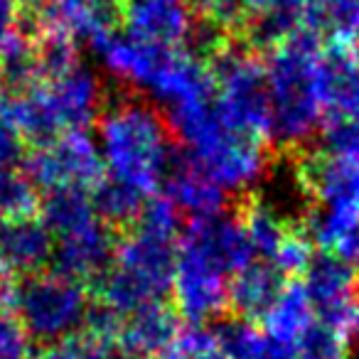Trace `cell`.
I'll use <instances>...</instances> for the list:
<instances>
[{"mask_svg":"<svg viewBox=\"0 0 359 359\" xmlns=\"http://www.w3.org/2000/svg\"><path fill=\"white\" fill-rule=\"evenodd\" d=\"M89 197L91 207L96 212V219L121 236L128 229H133V224L140 219L150 200L148 192L114 172L104 175L89 190Z\"/></svg>","mask_w":359,"mask_h":359,"instance_id":"cell-15","label":"cell"},{"mask_svg":"<svg viewBox=\"0 0 359 359\" xmlns=\"http://www.w3.org/2000/svg\"><path fill=\"white\" fill-rule=\"evenodd\" d=\"M47 89L52 91V99L65 118L67 133H84L89 126L99 121L104 111V94H101L99 79L81 65L67 76L47 84Z\"/></svg>","mask_w":359,"mask_h":359,"instance_id":"cell-13","label":"cell"},{"mask_svg":"<svg viewBox=\"0 0 359 359\" xmlns=\"http://www.w3.org/2000/svg\"><path fill=\"white\" fill-rule=\"evenodd\" d=\"M192 22L185 0H133L126 3V30L160 47H180Z\"/></svg>","mask_w":359,"mask_h":359,"instance_id":"cell-12","label":"cell"},{"mask_svg":"<svg viewBox=\"0 0 359 359\" xmlns=\"http://www.w3.org/2000/svg\"><path fill=\"white\" fill-rule=\"evenodd\" d=\"M323 148L330 155L359 160V118H323Z\"/></svg>","mask_w":359,"mask_h":359,"instance_id":"cell-23","label":"cell"},{"mask_svg":"<svg viewBox=\"0 0 359 359\" xmlns=\"http://www.w3.org/2000/svg\"><path fill=\"white\" fill-rule=\"evenodd\" d=\"M180 325L182 318L175 310L172 300H148L126 315L118 339L140 359H153L168 354L177 344Z\"/></svg>","mask_w":359,"mask_h":359,"instance_id":"cell-11","label":"cell"},{"mask_svg":"<svg viewBox=\"0 0 359 359\" xmlns=\"http://www.w3.org/2000/svg\"><path fill=\"white\" fill-rule=\"evenodd\" d=\"M20 170L40 195L67 187L91 190L106 175L101 150L86 133H67L52 145L30 150Z\"/></svg>","mask_w":359,"mask_h":359,"instance_id":"cell-5","label":"cell"},{"mask_svg":"<svg viewBox=\"0 0 359 359\" xmlns=\"http://www.w3.org/2000/svg\"><path fill=\"white\" fill-rule=\"evenodd\" d=\"M0 359H32V339L13 310H0Z\"/></svg>","mask_w":359,"mask_h":359,"instance_id":"cell-26","label":"cell"},{"mask_svg":"<svg viewBox=\"0 0 359 359\" xmlns=\"http://www.w3.org/2000/svg\"><path fill=\"white\" fill-rule=\"evenodd\" d=\"M57 239L35 217L6 219L0 224V273L11 278L45 273L52 266Z\"/></svg>","mask_w":359,"mask_h":359,"instance_id":"cell-9","label":"cell"},{"mask_svg":"<svg viewBox=\"0 0 359 359\" xmlns=\"http://www.w3.org/2000/svg\"><path fill=\"white\" fill-rule=\"evenodd\" d=\"M37 84H42V81L32 42L15 35L6 45V50L0 52V91L15 99Z\"/></svg>","mask_w":359,"mask_h":359,"instance_id":"cell-18","label":"cell"},{"mask_svg":"<svg viewBox=\"0 0 359 359\" xmlns=\"http://www.w3.org/2000/svg\"><path fill=\"white\" fill-rule=\"evenodd\" d=\"M354 50H357V57H359V42H357V45H354Z\"/></svg>","mask_w":359,"mask_h":359,"instance_id":"cell-33","label":"cell"},{"mask_svg":"<svg viewBox=\"0 0 359 359\" xmlns=\"http://www.w3.org/2000/svg\"><path fill=\"white\" fill-rule=\"evenodd\" d=\"M40 205V192L32 187L20 168L0 170V219L35 217Z\"/></svg>","mask_w":359,"mask_h":359,"instance_id":"cell-21","label":"cell"},{"mask_svg":"<svg viewBox=\"0 0 359 359\" xmlns=\"http://www.w3.org/2000/svg\"><path fill=\"white\" fill-rule=\"evenodd\" d=\"M293 344L298 359H349L347 332L318 320H313Z\"/></svg>","mask_w":359,"mask_h":359,"instance_id":"cell-22","label":"cell"},{"mask_svg":"<svg viewBox=\"0 0 359 359\" xmlns=\"http://www.w3.org/2000/svg\"><path fill=\"white\" fill-rule=\"evenodd\" d=\"M323 118H359V57L349 45H323L318 57Z\"/></svg>","mask_w":359,"mask_h":359,"instance_id":"cell-8","label":"cell"},{"mask_svg":"<svg viewBox=\"0 0 359 359\" xmlns=\"http://www.w3.org/2000/svg\"><path fill=\"white\" fill-rule=\"evenodd\" d=\"M91 295L79 280L55 271L15 278L11 310L32 344L55 347L84 332Z\"/></svg>","mask_w":359,"mask_h":359,"instance_id":"cell-3","label":"cell"},{"mask_svg":"<svg viewBox=\"0 0 359 359\" xmlns=\"http://www.w3.org/2000/svg\"><path fill=\"white\" fill-rule=\"evenodd\" d=\"M295 278H290L273 259H251L229 278V305L226 313L264 327L269 315L280 303L283 293Z\"/></svg>","mask_w":359,"mask_h":359,"instance_id":"cell-6","label":"cell"},{"mask_svg":"<svg viewBox=\"0 0 359 359\" xmlns=\"http://www.w3.org/2000/svg\"><path fill=\"white\" fill-rule=\"evenodd\" d=\"M251 8H254L251 0H200L195 11L197 15L217 22L222 30L236 37L251 18Z\"/></svg>","mask_w":359,"mask_h":359,"instance_id":"cell-24","label":"cell"},{"mask_svg":"<svg viewBox=\"0 0 359 359\" xmlns=\"http://www.w3.org/2000/svg\"><path fill=\"white\" fill-rule=\"evenodd\" d=\"M25 155V140L20 138L15 121H13L11 99L0 91V170L20 168Z\"/></svg>","mask_w":359,"mask_h":359,"instance_id":"cell-25","label":"cell"},{"mask_svg":"<svg viewBox=\"0 0 359 359\" xmlns=\"http://www.w3.org/2000/svg\"><path fill=\"white\" fill-rule=\"evenodd\" d=\"M153 359H177V357H175V354H160V357H153Z\"/></svg>","mask_w":359,"mask_h":359,"instance_id":"cell-31","label":"cell"},{"mask_svg":"<svg viewBox=\"0 0 359 359\" xmlns=\"http://www.w3.org/2000/svg\"><path fill=\"white\" fill-rule=\"evenodd\" d=\"M185 3H187L190 8H197V3H200V0H185Z\"/></svg>","mask_w":359,"mask_h":359,"instance_id":"cell-32","label":"cell"},{"mask_svg":"<svg viewBox=\"0 0 359 359\" xmlns=\"http://www.w3.org/2000/svg\"><path fill=\"white\" fill-rule=\"evenodd\" d=\"M11 106L18 133L25 140V145H30V150L52 145L55 140L67 135L65 118H62L47 84H37L25 94L15 96Z\"/></svg>","mask_w":359,"mask_h":359,"instance_id":"cell-14","label":"cell"},{"mask_svg":"<svg viewBox=\"0 0 359 359\" xmlns=\"http://www.w3.org/2000/svg\"><path fill=\"white\" fill-rule=\"evenodd\" d=\"M160 190L180 217H187V222L224 212V190L182 145H175Z\"/></svg>","mask_w":359,"mask_h":359,"instance_id":"cell-7","label":"cell"},{"mask_svg":"<svg viewBox=\"0 0 359 359\" xmlns=\"http://www.w3.org/2000/svg\"><path fill=\"white\" fill-rule=\"evenodd\" d=\"M37 219L50 229V234L57 241L79 234V231L89 229L99 222L94 207H91L89 190H76V187L52 190L40 195Z\"/></svg>","mask_w":359,"mask_h":359,"instance_id":"cell-16","label":"cell"},{"mask_svg":"<svg viewBox=\"0 0 359 359\" xmlns=\"http://www.w3.org/2000/svg\"><path fill=\"white\" fill-rule=\"evenodd\" d=\"M175 357L177 359H229L222 347L217 344L212 330L192 327L190 332L180 334L175 344Z\"/></svg>","mask_w":359,"mask_h":359,"instance_id":"cell-27","label":"cell"},{"mask_svg":"<svg viewBox=\"0 0 359 359\" xmlns=\"http://www.w3.org/2000/svg\"><path fill=\"white\" fill-rule=\"evenodd\" d=\"M298 280L318 323L342 332L359 327V271L344 256L332 249L313 251Z\"/></svg>","mask_w":359,"mask_h":359,"instance_id":"cell-4","label":"cell"},{"mask_svg":"<svg viewBox=\"0 0 359 359\" xmlns=\"http://www.w3.org/2000/svg\"><path fill=\"white\" fill-rule=\"evenodd\" d=\"M18 8H20L18 0H0V52L15 37Z\"/></svg>","mask_w":359,"mask_h":359,"instance_id":"cell-28","label":"cell"},{"mask_svg":"<svg viewBox=\"0 0 359 359\" xmlns=\"http://www.w3.org/2000/svg\"><path fill=\"white\" fill-rule=\"evenodd\" d=\"M323 42L300 27L278 50L264 57L269 79V140L280 148H298L323 121L318 94V57Z\"/></svg>","mask_w":359,"mask_h":359,"instance_id":"cell-2","label":"cell"},{"mask_svg":"<svg viewBox=\"0 0 359 359\" xmlns=\"http://www.w3.org/2000/svg\"><path fill=\"white\" fill-rule=\"evenodd\" d=\"M332 251H337L339 256H344V259H347L349 264H352L354 269L359 271V224L354 226V229L349 231V234L344 236V239L339 241V244L334 246Z\"/></svg>","mask_w":359,"mask_h":359,"instance_id":"cell-29","label":"cell"},{"mask_svg":"<svg viewBox=\"0 0 359 359\" xmlns=\"http://www.w3.org/2000/svg\"><path fill=\"white\" fill-rule=\"evenodd\" d=\"M99 133L104 165L155 195L175 150L163 111L143 99H116L101 111Z\"/></svg>","mask_w":359,"mask_h":359,"instance_id":"cell-1","label":"cell"},{"mask_svg":"<svg viewBox=\"0 0 359 359\" xmlns=\"http://www.w3.org/2000/svg\"><path fill=\"white\" fill-rule=\"evenodd\" d=\"M118 241L121 234L96 222L89 229L57 241L55 256H52V271L65 276V278L89 285L96 276H101L116 261Z\"/></svg>","mask_w":359,"mask_h":359,"instance_id":"cell-10","label":"cell"},{"mask_svg":"<svg viewBox=\"0 0 359 359\" xmlns=\"http://www.w3.org/2000/svg\"><path fill=\"white\" fill-rule=\"evenodd\" d=\"M354 359H359V327H357V339H354Z\"/></svg>","mask_w":359,"mask_h":359,"instance_id":"cell-30","label":"cell"},{"mask_svg":"<svg viewBox=\"0 0 359 359\" xmlns=\"http://www.w3.org/2000/svg\"><path fill=\"white\" fill-rule=\"evenodd\" d=\"M313 310H310L308 295H305L300 280L295 278L288 285V290L283 293L280 303L276 305V310L269 315V320L264 323V330L271 332L273 337L285 339V342H295L298 334L313 323Z\"/></svg>","mask_w":359,"mask_h":359,"instance_id":"cell-20","label":"cell"},{"mask_svg":"<svg viewBox=\"0 0 359 359\" xmlns=\"http://www.w3.org/2000/svg\"><path fill=\"white\" fill-rule=\"evenodd\" d=\"M303 30L323 45L354 47L359 42V0H308Z\"/></svg>","mask_w":359,"mask_h":359,"instance_id":"cell-17","label":"cell"},{"mask_svg":"<svg viewBox=\"0 0 359 359\" xmlns=\"http://www.w3.org/2000/svg\"><path fill=\"white\" fill-rule=\"evenodd\" d=\"M35 50L37 69H40L42 84H52V81L62 79L69 72H74L79 62V47L74 42V35L67 30H50L32 42Z\"/></svg>","mask_w":359,"mask_h":359,"instance_id":"cell-19","label":"cell"}]
</instances>
